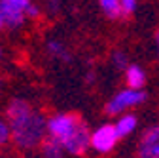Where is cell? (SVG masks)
<instances>
[{"label":"cell","mask_w":159,"mask_h":158,"mask_svg":"<svg viewBox=\"0 0 159 158\" xmlns=\"http://www.w3.org/2000/svg\"><path fill=\"white\" fill-rule=\"evenodd\" d=\"M6 120L11 130V143L19 151L40 149L48 137V116L29 99L15 97L6 107Z\"/></svg>","instance_id":"cell-1"},{"label":"cell","mask_w":159,"mask_h":158,"mask_svg":"<svg viewBox=\"0 0 159 158\" xmlns=\"http://www.w3.org/2000/svg\"><path fill=\"white\" fill-rule=\"evenodd\" d=\"M82 124V118L74 112H55L48 116V137H53L59 143H65Z\"/></svg>","instance_id":"cell-2"},{"label":"cell","mask_w":159,"mask_h":158,"mask_svg":"<svg viewBox=\"0 0 159 158\" xmlns=\"http://www.w3.org/2000/svg\"><path fill=\"white\" fill-rule=\"evenodd\" d=\"M144 101H146V91L133 90V88H123V90H119L112 99L106 103L104 111H106L108 116H119V114L127 112L133 107H138Z\"/></svg>","instance_id":"cell-3"},{"label":"cell","mask_w":159,"mask_h":158,"mask_svg":"<svg viewBox=\"0 0 159 158\" xmlns=\"http://www.w3.org/2000/svg\"><path fill=\"white\" fill-rule=\"evenodd\" d=\"M119 139L121 137L114 124H102L91 131V149L98 154H108L116 149Z\"/></svg>","instance_id":"cell-4"},{"label":"cell","mask_w":159,"mask_h":158,"mask_svg":"<svg viewBox=\"0 0 159 158\" xmlns=\"http://www.w3.org/2000/svg\"><path fill=\"white\" fill-rule=\"evenodd\" d=\"M32 0H0V12L4 15L6 27L19 29L27 21V10Z\"/></svg>","instance_id":"cell-5"},{"label":"cell","mask_w":159,"mask_h":158,"mask_svg":"<svg viewBox=\"0 0 159 158\" xmlns=\"http://www.w3.org/2000/svg\"><path fill=\"white\" fill-rule=\"evenodd\" d=\"M66 154L70 156H84L89 147H91V131H89V126L82 120V124L78 126V130L68 137V139L63 143Z\"/></svg>","instance_id":"cell-6"},{"label":"cell","mask_w":159,"mask_h":158,"mask_svg":"<svg viewBox=\"0 0 159 158\" xmlns=\"http://www.w3.org/2000/svg\"><path fill=\"white\" fill-rule=\"evenodd\" d=\"M136 158H159V124L144 130L136 145Z\"/></svg>","instance_id":"cell-7"},{"label":"cell","mask_w":159,"mask_h":158,"mask_svg":"<svg viewBox=\"0 0 159 158\" xmlns=\"http://www.w3.org/2000/svg\"><path fill=\"white\" fill-rule=\"evenodd\" d=\"M146 71L136 65V63H131L127 69H125V82H127V88H133V90H144L146 86Z\"/></svg>","instance_id":"cell-8"},{"label":"cell","mask_w":159,"mask_h":158,"mask_svg":"<svg viewBox=\"0 0 159 158\" xmlns=\"http://www.w3.org/2000/svg\"><path fill=\"white\" fill-rule=\"evenodd\" d=\"M114 126H116L119 137L123 139V137H129V135L136 130V126H138V118H136L133 112H123V114L117 116V120L114 122Z\"/></svg>","instance_id":"cell-9"},{"label":"cell","mask_w":159,"mask_h":158,"mask_svg":"<svg viewBox=\"0 0 159 158\" xmlns=\"http://www.w3.org/2000/svg\"><path fill=\"white\" fill-rule=\"evenodd\" d=\"M40 152H42V158H65L66 156L65 147L53 137H46L44 143L40 145Z\"/></svg>","instance_id":"cell-10"},{"label":"cell","mask_w":159,"mask_h":158,"mask_svg":"<svg viewBox=\"0 0 159 158\" xmlns=\"http://www.w3.org/2000/svg\"><path fill=\"white\" fill-rule=\"evenodd\" d=\"M48 53L53 57V59H59V61H63V63H68L70 61V52L66 50V46L63 42H59V40H49L48 46H46Z\"/></svg>","instance_id":"cell-11"},{"label":"cell","mask_w":159,"mask_h":158,"mask_svg":"<svg viewBox=\"0 0 159 158\" xmlns=\"http://www.w3.org/2000/svg\"><path fill=\"white\" fill-rule=\"evenodd\" d=\"M98 8H101V12L110 19H119L123 15L121 0H98Z\"/></svg>","instance_id":"cell-12"},{"label":"cell","mask_w":159,"mask_h":158,"mask_svg":"<svg viewBox=\"0 0 159 158\" xmlns=\"http://www.w3.org/2000/svg\"><path fill=\"white\" fill-rule=\"evenodd\" d=\"M10 141H11L10 124H8V120H6V116H0V149L6 147Z\"/></svg>","instance_id":"cell-13"},{"label":"cell","mask_w":159,"mask_h":158,"mask_svg":"<svg viewBox=\"0 0 159 158\" xmlns=\"http://www.w3.org/2000/svg\"><path fill=\"white\" fill-rule=\"evenodd\" d=\"M112 65L116 67V69H127L131 63H129V57H127V53L125 52H114V55H112Z\"/></svg>","instance_id":"cell-14"},{"label":"cell","mask_w":159,"mask_h":158,"mask_svg":"<svg viewBox=\"0 0 159 158\" xmlns=\"http://www.w3.org/2000/svg\"><path fill=\"white\" fill-rule=\"evenodd\" d=\"M138 8V0H121V12L123 15H133Z\"/></svg>","instance_id":"cell-15"},{"label":"cell","mask_w":159,"mask_h":158,"mask_svg":"<svg viewBox=\"0 0 159 158\" xmlns=\"http://www.w3.org/2000/svg\"><path fill=\"white\" fill-rule=\"evenodd\" d=\"M27 17H29V19H38V17H40V8H38L34 2L29 6V10H27Z\"/></svg>","instance_id":"cell-16"},{"label":"cell","mask_w":159,"mask_h":158,"mask_svg":"<svg viewBox=\"0 0 159 158\" xmlns=\"http://www.w3.org/2000/svg\"><path fill=\"white\" fill-rule=\"evenodd\" d=\"M61 8V0H48V12L49 13H57Z\"/></svg>","instance_id":"cell-17"},{"label":"cell","mask_w":159,"mask_h":158,"mask_svg":"<svg viewBox=\"0 0 159 158\" xmlns=\"http://www.w3.org/2000/svg\"><path fill=\"white\" fill-rule=\"evenodd\" d=\"M6 27V21H4V15H2V12H0V31H2Z\"/></svg>","instance_id":"cell-18"},{"label":"cell","mask_w":159,"mask_h":158,"mask_svg":"<svg viewBox=\"0 0 159 158\" xmlns=\"http://www.w3.org/2000/svg\"><path fill=\"white\" fill-rule=\"evenodd\" d=\"M155 46H157V55H159V31L155 32Z\"/></svg>","instance_id":"cell-19"},{"label":"cell","mask_w":159,"mask_h":158,"mask_svg":"<svg viewBox=\"0 0 159 158\" xmlns=\"http://www.w3.org/2000/svg\"><path fill=\"white\" fill-rule=\"evenodd\" d=\"M0 61H2V48H0Z\"/></svg>","instance_id":"cell-20"}]
</instances>
